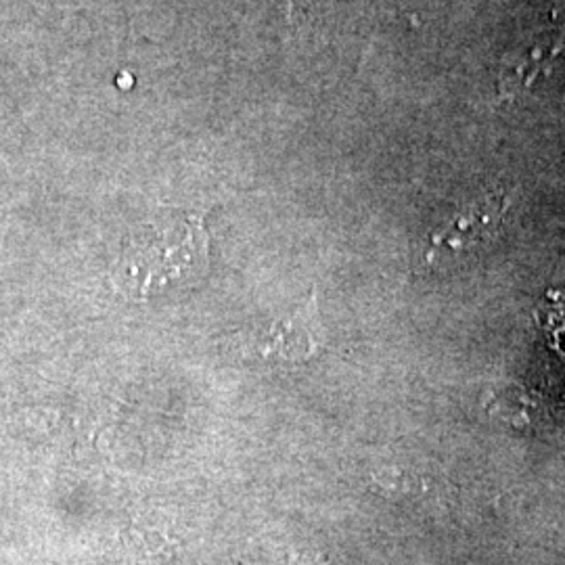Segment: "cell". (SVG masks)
<instances>
[{
	"label": "cell",
	"mask_w": 565,
	"mask_h": 565,
	"mask_svg": "<svg viewBox=\"0 0 565 565\" xmlns=\"http://www.w3.org/2000/svg\"><path fill=\"white\" fill-rule=\"evenodd\" d=\"M207 266V235L195 218L149 224L126 245L116 281L126 294L147 298L195 279Z\"/></svg>",
	"instance_id": "cell-1"
},
{
	"label": "cell",
	"mask_w": 565,
	"mask_h": 565,
	"mask_svg": "<svg viewBox=\"0 0 565 565\" xmlns=\"http://www.w3.org/2000/svg\"><path fill=\"white\" fill-rule=\"evenodd\" d=\"M565 55V30H553L511 51L501 61L497 102L511 103L532 93L557 70Z\"/></svg>",
	"instance_id": "cell-2"
},
{
	"label": "cell",
	"mask_w": 565,
	"mask_h": 565,
	"mask_svg": "<svg viewBox=\"0 0 565 565\" xmlns=\"http://www.w3.org/2000/svg\"><path fill=\"white\" fill-rule=\"evenodd\" d=\"M509 200L505 195H490L482 202L471 203L459 214L450 218V223L440 226L427 247V260L457 256L471 247L488 242L503 223Z\"/></svg>",
	"instance_id": "cell-3"
},
{
	"label": "cell",
	"mask_w": 565,
	"mask_h": 565,
	"mask_svg": "<svg viewBox=\"0 0 565 565\" xmlns=\"http://www.w3.org/2000/svg\"><path fill=\"white\" fill-rule=\"evenodd\" d=\"M317 321V306L315 302H308L291 317H285L281 321L270 324L256 343L258 356L289 363L310 359L321 345Z\"/></svg>",
	"instance_id": "cell-4"
},
{
	"label": "cell",
	"mask_w": 565,
	"mask_h": 565,
	"mask_svg": "<svg viewBox=\"0 0 565 565\" xmlns=\"http://www.w3.org/2000/svg\"><path fill=\"white\" fill-rule=\"evenodd\" d=\"M277 565H329L323 555L308 553V551H289L282 555L281 562Z\"/></svg>",
	"instance_id": "cell-5"
},
{
	"label": "cell",
	"mask_w": 565,
	"mask_h": 565,
	"mask_svg": "<svg viewBox=\"0 0 565 565\" xmlns=\"http://www.w3.org/2000/svg\"><path fill=\"white\" fill-rule=\"evenodd\" d=\"M308 2H312V0H285V4H287V13H289V20H294V18H296V13L300 11V7L308 4Z\"/></svg>",
	"instance_id": "cell-6"
}]
</instances>
